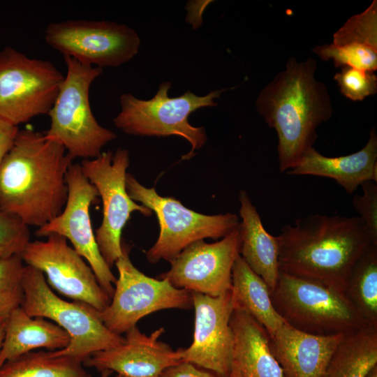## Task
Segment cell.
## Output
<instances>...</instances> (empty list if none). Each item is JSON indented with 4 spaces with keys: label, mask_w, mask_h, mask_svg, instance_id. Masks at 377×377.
Returning <instances> with one entry per match:
<instances>
[{
    "label": "cell",
    "mask_w": 377,
    "mask_h": 377,
    "mask_svg": "<svg viewBox=\"0 0 377 377\" xmlns=\"http://www.w3.org/2000/svg\"><path fill=\"white\" fill-rule=\"evenodd\" d=\"M73 159L58 141L19 130L0 166V209L28 226L49 223L66 205V175Z\"/></svg>",
    "instance_id": "obj_1"
},
{
    "label": "cell",
    "mask_w": 377,
    "mask_h": 377,
    "mask_svg": "<svg viewBox=\"0 0 377 377\" xmlns=\"http://www.w3.org/2000/svg\"><path fill=\"white\" fill-rule=\"evenodd\" d=\"M316 59L290 57L258 94L256 108L277 134L279 168H293L317 139V129L332 116L327 86L316 77Z\"/></svg>",
    "instance_id": "obj_2"
},
{
    "label": "cell",
    "mask_w": 377,
    "mask_h": 377,
    "mask_svg": "<svg viewBox=\"0 0 377 377\" xmlns=\"http://www.w3.org/2000/svg\"><path fill=\"white\" fill-rule=\"evenodd\" d=\"M276 238L279 272L342 291L357 260L375 244L359 216L339 214L299 218Z\"/></svg>",
    "instance_id": "obj_3"
},
{
    "label": "cell",
    "mask_w": 377,
    "mask_h": 377,
    "mask_svg": "<svg viewBox=\"0 0 377 377\" xmlns=\"http://www.w3.org/2000/svg\"><path fill=\"white\" fill-rule=\"evenodd\" d=\"M22 283L24 297L21 308L30 316L52 321L70 337L68 346L53 351L54 355L68 356L84 363L94 353L124 342V337L105 325L100 311L84 302L67 301L55 294L38 269L24 265Z\"/></svg>",
    "instance_id": "obj_4"
},
{
    "label": "cell",
    "mask_w": 377,
    "mask_h": 377,
    "mask_svg": "<svg viewBox=\"0 0 377 377\" xmlns=\"http://www.w3.org/2000/svg\"><path fill=\"white\" fill-rule=\"evenodd\" d=\"M271 299L286 323L306 333L346 334L371 326L343 291L282 272Z\"/></svg>",
    "instance_id": "obj_5"
},
{
    "label": "cell",
    "mask_w": 377,
    "mask_h": 377,
    "mask_svg": "<svg viewBox=\"0 0 377 377\" xmlns=\"http://www.w3.org/2000/svg\"><path fill=\"white\" fill-rule=\"evenodd\" d=\"M67 71L49 112L50 125L45 136L60 142L73 158L98 156L117 135L98 124L89 103V89L103 68L64 57Z\"/></svg>",
    "instance_id": "obj_6"
},
{
    "label": "cell",
    "mask_w": 377,
    "mask_h": 377,
    "mask_svg": "<svg viewBox=\"0 0 377 377\" xmlns=\"http://www.w3.org/2000/svg\"><path fill=\"white\" fill-rule=\"evenodd\" d=\"M170 82L159 85L155 96L142 100L129 93L120 96L121 110L114 118V126L130 135L168 137L177 135L186 140L191 151L183 158L188 159L194 151L202 148L207 140L204 126L195 127L188 121L190 114L205 107L217 105L215 98L228 90H214L205 96H197L191 91L170 97Z\"/></svg>",
    "instance_id": "obj_7"
},
{
    "label": "cell",
    "mask_w": 377,
    "mask_h": 377,
    "mask_svg": "<svg viewBox=\"0 0 377 377\" xmlns=\"http://www.w3.org/2000/svg\"><path fill=\"white\" fill-rule=\"evenodd\" d=\"M126 186L131 198L153 211L158 219V237L146 251L150 263L161 260L170 262L191 244L205 238H223L239 226L235 214L198 213L173 198L159 195L154 188L144 186L130 173L126 174Z\"/></svg>",
    "instance_id": "obj_8"
},
{
    "label": "cell",
    "mask_w": 377,
    "mask_h": 377,
    "mask_svg": "<svg viewBox=\"0 0 377 377\" xmlns=\"http://www.w3.org/2000/svg\"><path fill=\"white\" fill-rule=\"evenodd\" d=\"M64 77L50 61L4 47L0 51V117L18 126L48 114Z\"/></svg>",
    "instance_id": "obj_9"
},
{
    "label": "cell",
    "mask_w": 377,
    "mask_h": 377,
    "mask_svg": "<svg viewBox=\"0 0 377 377\" xmlns=\"http://www.w3.org/2000/svg\"><path fill=\"white\" fill-rule=\"evenodd\" d=\"M118 270L114 292L108 306L99 312L105 325L121 335L152 313L163 309L193 306L191 293L173 286L168 280L154 279L138 269L122 244V255L115 263Z\"/></svg>",
    "instance_id": "obj_10"
},
{
    "label": "cell",
    "mask_w": 377,
    "mask_h": 377,
    "mask_svg": "<svg viewBox=\"0 0 377 377\" xmlns=\"http://www.w3.org/2000/svg\"><path fill=\"white\" fill-rule=\"evenodd\" d=\"M129 152L119 147L113 152L83 159L80 167L86 178L96 187L103 202V219L96 230L99 251L111 268L122 255L121 233L131 213L139 212L151 216L152 212L138 205L129 196L126 186Z\"/></svg>",
    "instance_id": "obj_11"
},
{
    "label": "cell",
    "mask_w": 377,
    "mask_h": 377,
    "mask_svg": "<svg viewBox=\"0 0 377 377\" xmlns=\"http://www.w3.org/2000/svg\"><path fill=\"white\" fill-rule=\"evenodd\" d=\"M44 38L64 57L101 68L129 61L138 53L140 45V37L134 29L105 20H68L50 23Z\"/></svg>",
    "instance_id": "obj_12"
},
{
    "label": "cell",
    "mask_w": 377,
    "mask_h": 377,
    "mask_svg": "<svg viewBox=\"0 0 377 377\" xmlns=\"http://www.w3.org/2000/svg\"><path fill=\"white\" fill-rule=\"evenodd\" d=\"M66 182L68 196L64 208L54 219L38 228L35 234L40 237L57 235L69 240L89 264L100 286L112 297L117 279L99 251L89 214L98 191L84 175L79 163L70 165Z\"/></svg>",
    "instance_id": "obj_13"
},
{
    "label": "cell",
    "mask_w": 377,
    "mask_h": 377,
    "mask_svg": "<svg viewBox=\"0 0 377 377\" xmlns=\"http://www.w3.org/2000/svg\"><path fill=\"white\" fill-rule=\"evenodd\" d=\"M46 237L28 243L20 254L23 263L40 271L50 287L61 295L100 312L104 310L111 297L100 286L89 264L64 237L57 235Z\"/></svg>",
    "instance_id": "obj_14"
},
{
    "label": "cell",
    "mask_w": 377,
    "mask_h": 377,
    "mask_svg": "<svg viewBox=\"0 0 377 377\" xmlns=\"http://www.w3.org/2000/svg\"><path fill=\"white\" fill-rule=\"evenodd\" d=\"M240 246L239 226L218 242L196 241L170 262V269L159 279L191 293L211 297L225 294L231 290L232 270Z\"/></svg>",
    "instance_id": "obj_15"
},
{
    "label": "cell",
    "mask_w": 377,
    "mask_h": 377,
    "mask_svg": "<svg viewBox=\"0 0 377 377\" xmlns=\"http://www.w3.org/2000/svg\"><path fill=\"white\" fill-rule=\"evenodd\" d=\"M195 310L193 337L187 348L178 349L182 361L228 377L233 334L230 320L235 304L231 290L217 297L191 293Z\"/></svg>",
    "instance_id": "obj_16"
},
{
    "label": "cell",
    "mask_w": 377,
    "mask_h": 377,
    "mask_svg": "<svg viewBox=\"0 0 377 377\" xmlns=\"http://www.w3.org/2000/svg\"><path fill=\"white\" fill-rule=\"evenodd\" d=\"M164 332L160 327L147 335L133 327L125 333L123 343L94 353L83 364L124 377H159L166 369L182 361L178 350L159 340Z\"/></svg>",
    "instance_id": "obj_17"
},
{
    "label": "cell",
    "mask_w": 377,
    "mask_h": 377,
    "mask_svg": "<svg viewBox=\"0 0 377 377\" xmlns=\"http://www.w3.org/2000/svg\"><path fill=\"white\" fill-rule=\"evenodd\" d=\"M344 335L312 334L285 322L269 336L272 351L283 377H322Z\"/></svg>",
    "instance_id": "obj_18"
},
{
    "label": "cell",
    "mask_w": 377,
    "mask_h": 377,
    "mask_svg": "<svg viewBox=\"0 0 377 377\" xmlns=\"http://www.w3.org/2000/svg\"><path fill=\"white\" fill-rule=\"evenodd\" d=\"M312 51L335 67L377 70V1L354 15L333 34L332 43L314 47Z\"/></svg>",
    "instance_id": "obj_19"
},
{
    "label": "cell",
    "mask_w": 377,
    "mask_h": 377,
    "mask_svg": "<svg viewBox=\"0 0 377 377\" xmlns=\"http://www.w3.org/2000/svg\"><path fill=\"white\" fill-rule=\"evenodd\" d=\"M286 173L332 179L348 194H353L367 181L377 182L375 127L370 130L369 140L360 150L348 155L329 157L312 147L306 151L297 165Z\"/></svg>",
    "instance_id": "obj_20"
},
{
    "label": "cell",
    "mask_w": 377,
    "mask_h": 377,
    "mask_svg": "<svg viewBox=\"0 0 377 377\" xmlns=\"http://www.w3.org/2000/svg\"><path fill=\"white\" fill-rule=\"evenodd\" d=\"M233 348L228 377H283L267 331L244 311L235 308L230 320Z\"/></svg>",
    "instance_id": "obj_21"
},
{
    "label": "cell",
    "mask_w": 377,
    "mask_h": 377,
    "mask_svg": "<svg viewBox=\"0 0 377 377\" xmlns=\"http://www.w3.org/2000/svg\"><path fill=\"white\" fill-rule=\"evenodd\" d=\"M240 203V256L267 283L270 293L279 274V244L276 236L264 228L260 216L246 191L239 193Z\"/></svg>",
    "instance_id": "obj_22"
},
{
    "label": "cell",
    "mask_w": 377,
    "mask_h": 377,
    "mask_svg": "<svg viewBox=\"0 0 377 377\" xmlns=\"http://www.w3.org/2000/svg\"><path fill=\"white\" fill-rule=\"evenodd\" d=\"M68 334L52 321L32 317L21 307L15 309L5 323L0 349V367L6 361L39 348L50 351L68 346Z\"/></svg>",
    "instance_id": "obj_23"
},
{
    "label": "cell",
    "mask_w": 377,
    "mask_h": 377,
    "mask_svg": "<svg viewBox=\"0 0 377 377\" xmlns=\"http://www.w3.org/2000/svg\"><path fill=\"white\" fill-rule=\"evenodd\" d=\"M231 293L235 308L252 316L269 335L274 334L285 323L273 306L267 283L249 267L240 255L232 270Z\"/></svg>",
    "instance_id": "obj_24"
},
{
    "label": "cell",
    "mask_w": 377,
    "mask_h": 377,
    "mask_svg": "<svg viewBox=\"0 0 377 377\" xmlns=\"http://www.w3.org/2000/svg\"><path fill=\"white\" fill-rule=\"evenodd\" d=\"M377 365V326L346 334L322 377H366Z\"/></svg>",
    "instance_id": "obj_25"
},
{
    "label": "cell",
    "mask_w": 377,
    "mask_h": 377,
    "mask_svg": "<svg viewBox=\"0 0 377 377\" xmlns=\"http://www.w3.org/2000/svg\"><path fill=\"white\" fill-rule=\"evenodd\" d=\"M0 377H90L82 362L53 351L34 350L5 362Z\"/></svg>",
    "instance_id": "obj_26"
},
{
    "label": "cell",
    "mask_w": 377,
    "mask_h": 377,
    "mask_svg": "<svg viewBox=\"0 0 377 377\" xmlns=\"http://www.w3.org/2000/svg\"><path fill=\"white\" fill-rule=\"evenodd\" d=\"M343 292L368 325L377 326V244H371L357 260Z\"/></svg>",
    "instance_id": "obj_27"
},
{
    "label": "cell",
    "mask_w": 377,
    "mask_h": 377,
    "mask_svg": "<svg viewBox=\"0 0 377 377\" xmlns=\"http://www.w3.org/2000/svg\"><path fill=\"white\" fill-rule=\"evenodd\" d=\"M23 263L20 255L0 259V323L22 306Z\"/></svg>",
    "instance_id": "obj_28"
},
{
    "label": "cell",
    "mask_w": 377,
    "mask_h": 377,
    "mask_svg": "<svg viewBox=\"0 0 377 377\" xmlns=\"http://www.w3.org/2000/svg\"><path fill=\"white\" fill-rule=\"evenodd\" d=\"M340 92L353 101H361L377 92V76L374 71L342 67L334 75Z\"/></svg>",
    "instance_id": "obj_29"
},
{
    "label": "cell",
    "mask_w": 377,
    "mask_h": 377,
    "mask_svg": "<svg viewBox=\"0 0 377 377\" xmlns=\"http://www.w3.org/2000/svg\"><path fill=\"white\" fill-rule=\"evenodd\" d=\"M30 242L29 226L0 209V259L20 255Z\"/></svg>",
    "instance_id": "obj_30"
},
{
    "label": "cell",
    "mask_w": 377,
    "mask_h": 377,
    "mask_svg": "<svg viewBox=\"0 0 377 377\" xmlns=\"http://www.w3.org/2000/svg\"><path fill=\"white\" fill-rule=\"evenodd\" d=\"M362 194L353 198V206L364 222L371 241L377 244V182L367 181L361 186Z\"/></svg>",
    "instance_id": "obj_31"
},
{
    "label": "cell",
    "mask_w": 377,
    "mask_h": 377,
    "mask_svg": "<svg viewBox=\"0 0 377 377\" xmlns=\"http://www.w3.org/2000/svg\"><path fill=\"white\" fill-rule=\"evenodd\" d=\"M159 377H219L186 361L166 369Z\"/></svg>",
    "instance_id": "obj_32"
},
{
    "label": "cell",
    "mask_w": 377,
    "mask_h": 377,
    "mask_svg": "<svg viewBox=\"0 0 377 377\" xmlns=\"http://www.w3.org/2000/svg\"><path fill=\"white\" fill-rule=\"evenodd\" d=\"M19 130L18 126L0 117V166L13 147Z\"/></svg>",
    "instance_id": "obj_33"
},
{
    "label": "cell",
    "mask_w": 377,
    "mask_h": 377,
    "mask_svg": "<svg viewBox=\"0 0 377 377\" xmlns=\"http://www.w3.org/2000/svg\"><path fill=\"white\" fill-rule=\"evenodd\" d=\"M5 323L6 322L0 323V349L1 347V344H2L3 337H4Z\"/></svg>",
    "instance_id": "obj_34"
},
{
    "label": "cell",
    "mask_w": 377,
    "mask_h": 377,
    "mask_svg": "<svg viewBox=\"0 0 377 377\" xmlns=\"http://www.w3.org/2000/svg\"><path fill=\"white\" fill-rule=\"evenodd\" d=\"M366 377H377V365L370 370Z\"/></svg>",
    "instance_id": "obj_35"
},
{
    "label": "cell",
    "mask_w": 377,
    "mask_h": 377,
    "mask_svg": "<svg viewBox=\"0 0 377 377\" xmlns=\"http://www.w3.org/2000/svg\"><path fill=\"white\" fill-rule=\"evenodd\" d=\"M111 371H104L101 372V374L99 377H109Z\"/></svg>",
    "instance_id": "obj_36"
},
{
    "label": "cell",
    "mask_w": 377,
    "mask_h": 377,
    "mask_svg": "<svg viewBox=\"0 0 377 377\" xmlns=\"http://www.w3.org/2000/svg\"><path fill=\"white\" fill-rule=\"evenodd\" d=\"M114 377H124V376H121V375H118V374H117V376H114Z\"/></svg>",
    "instance_id": "obj_37"
}]
</instances>
